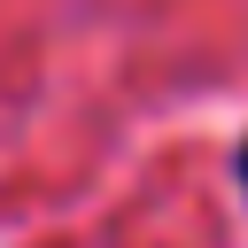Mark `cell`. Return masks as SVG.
<instances>
[{
	"label": "cell",
	"instance_id": "cell-1",
	"mask_svg": "<svg viewBox=\"0 0 248 248\" xmlns=\"http://www.w3.org/2000/svg\"><path fill=\"white\" fill-rule=\"evenodd\" d=\"M240 186H248V147H240Z\"/></svg>",
	"mask_w": 248,
	"mask_h": 248
}]
</instances>
